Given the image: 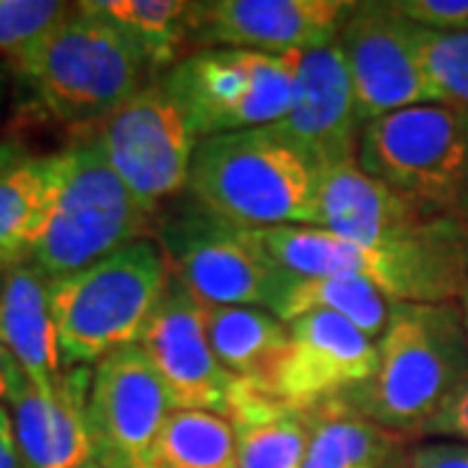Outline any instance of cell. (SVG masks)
<instances>
[{"label": "cell", "mask_w": 468, "mask_h": 468, "mask_svg": "<svg viewBox=\"0 0 468 468\" xmlns=\"http://www.w3.org/2000/svg\"><path fill=\"white\" fill-rule=\"evenodd\" d=\"M8 70L34 117L73 131L101 122L156 76L133 39L86 3H73Z\"/></svg>", "instance_id": "cell-1"}, {"label": "cell", "mask_w": 468, "mask_h": 468, "mask_svg": "<svg viewBox=\"0 0 468 468\" xmlns=\"http://www.w3.org/2000/svg\"><path fill=\"white\" fill-rule=\"evenodd\" d=\"M255 242L292 276H356L393 304L461 302L468 282V221L432 217L409 239L359 248L323 227L252 229Z\"/></svg>", "instance_id": "cell-2"}, {"label": "cell", "mask_w": 468, "mask_h": 468, "mask_svg": "<svg viewBox=\"0 0 468 468\" xmlns=\"http://www.w3.org/2000/svg\"><path fill=\"white\" fill-rule=\"evenodd\" d=\"M466 385L468 331L461 304H393L372 380L325 414H354L403 437L421 435Z\"/></svg>", "instance_id": "cell-3"}, {"label": "cell", "mask_w": 468, "mask_h": 468, "mask_svg": "<svg viewBox=\"0 0 468 468\" xmlns=\"http://www.w3.org/2000/svg\"><path fill=\"white\" fill-rule=\"evenodd\" d=\"M187 196L248 229L320 221V172L266 128L198 141Z\"/></svg>", "instance_id": "cell-4"}, {"label": "cell", "mask_w": 468, "mask_h": 468, "mask_svg": "<svg viewBox=\"0 0 468 468\" xmlns=\"http://www.w3.org/2000/svg\"><path fill=\"white\" fill-rule=\"evenodd\" d=\"M146 237H154V218L110 167L100 144L76 131L66 149L52 154L50 211L29 263L58 282Z\"/></svg>", "instance_id": "cell-5"}, {"label": "cell", "mask_w": 468, "mask_h": 468, "mask_svg": "<svg viewBox=\"0 0 468 468\" xmlns=\"http://www.w3.org/2000/svg\"><path fill=\"white\" fill-rule=\"evenodd\" d=\"M169 282L172 273L154 237L128 242L100 263L50 282L63 367H94L115 351L138 346Z\"/></svg>", "instance_id": "cell-6"}, {"label": "cell", "mask_w": 468, "mask_h": 468, "mask_svg": "<svg viewBox=\"0 0 468 468\" xmlns=\"http://www.w3.org/2000/svg\"><path fill=\"white\" fill-rule=\"evenodd\" d=\"M356 165L424 214L468 221V112L419 104L372 120Z\"/></svg>", "instance_id": "cell-7"}, {"label": "cell", "mask_w": 468, "mask_h": 468, "mask_svg": "<svg viewBox=\"0 0 468 468\" xmlns=\"http://www.w3.org/2000/svg\"><path fill=\"white\" fill-rule=\"evenodd\" d=\"M300 63L302 52L198 48L159 73V81L190 133L203 141L284 120L294 100Z\"/></svg>", "instance_id": "cell-8"}, {"label": "cell", "mask_w": 468, "mask_h": 468, "mask_svg": "<svg viewBox=\"0 0 468 468\" xmlns=\"http://www.w3.org/2000/svg\"><path fill=\"white\" fill-rule=\"evenodd\" d=\"M154 239L172 279L201 304H245L276 315L294 279L268 258L252 229L218 218L187 193L154 218Z\"/></svg>", "instance_id": "cell-9"}, {"label": "cell", "mask_w": 468, "mask_h": 468, "mask_svg": "<svg viewBox=\"0 0 468 468\" xmlns=\"http://www.w3.org/2000/svg\"><path fill=\"white\" fill-rule=\"evenodd\" d=\"M104 159L151 218L187 193L196 135L169 101L159 76L141 86L120 110L91 128Z\"/></svg>", "instance_id": "cell-10"}, {"label": "cell", "mask_w": 468, "mask_h": 468, "mask_svg": "<svg viewBox=\"0 0 468 468\" xmlns=\"http://www.w3.org/2000/svg\"><path fill=\"white\" fill-rule=\"evenodd\" d=\"M286 325L289 344L284 354L266 383H258L279 401L320 417L372 380L378 344L351 323L315 310Z\"/></svg>", "instance_id": "cell-11"}, {"label": "cell", "mask_w": 468, "mask_h": 468, "mask_svg": "<svg viewBox=\"0 0 468 468\" xmlns=\"http://www.w3.org/2000/svg\"><path fill=\"white\" fill-rule=\"evenodd\" d=\"M335 45L349 68L362 125L419 104H440L414 60L411 21L396 11L393 0L354 3Z\"/></svg>", "instance_id": "cell-12"}, {"label": "cell", "mask_w": 468, "mask_h": 468, "mask_svg": "<svg viewBox=\"0 0 468 468\" xmlns=\"http://www.w3.org/2000/svg\"><path fill=\"white\" fill-rule=\"evenodd\" d=\"M175 406L141 346H125L94 365L89 432L101 468H146Z\"/></svg>", "instance_id": "cell-13"}, {"label": "cell", "mask_w": 468, "mask_h": 468, "mask_svg": "<svg viewBox=\"0 0 468 468\" xmlns=\"http://www.w3.org/2000/svg\"><path fill=\"white\" fill-rule=\"evenodd\" d=\"M354 0H203L193 3L190 50L289 55L335 45Z\"/></svg>", "instance_id": "cell-14"}, {"label": "cell", "mask_w": 468, "mask_h": 468, "mask_svg": "<svg viewBox=\"0 0 468 468\" xmlns=\"http://www.w3.org/2000/svg\"><path fill=\"white\" fill-rule=\"evenodd\" d=\"M138 346L149 356L175 409L227 417L237 378L221 367L206 335V304L180 282H169Z\"/></svg>", "instance_id": "cell-15"}, {"label": "cell", "mask_w": 468, "mask_h": 468, "mask_svg": "<svg viewBox=\"0 0 468 468\" xmlns=\"http://www.w3.org/2000/svg\"><path fill=\"white\" fill-rule=\"evenodd\" d=\"M266 131L304 156L320 175L356 165L365 125L356 115L349 68L338 45L302 55L292 107L284 120Z\"/></svg>", "instance_id": "cell-16"}, {"label": "cell", "mask_w": 468, "mask_h": 468, "mask_svg": "<svg viewBox=\"0 0 468 468\" xmlns=\"http://www.w3.org/2000/svg\"><path fill=\"white\" fill-rule=\"evenodd\" d=\"M94 367H68L55 396L27 383L11 401L14 435L27 468H86L97 463L89 432Z\"/></svg>", "instance_id": "cell-17"}, {"label": "cell", "mask_w": 468, "mask_h": 468, "mask_svg": "<svg viewBox=\"0 0 468 468\" xmlns=\"http://www.w3.org/2000/svg\"><path fill=\"white\" fill-rule=\"evenodd\" d=\"M0 344L16 359L32 388L55 396L66 367L50 313V282L32 263L11 268L3 279Z\"/></svg>", "instance_id": "cell-18"}, {"label": "cell", "mask_w": 468, "mask_h": 468, "mask_svg": "<svg viewBox=\"0 0 468 468\" xmlns=\"http://www.w3.org/2000/svg\"><path fill=\"white\" fill-rule=\"evenodd\" d=\"M227 419L234 430L237 468H302L318 417L271 396L263 385L237 380Z\"/></svg>", "instance_id": "cell-19"}, {"label": "cell", "mask_w": 468, "mask_h": 468, "mask_svg": "<svg viewBox=\"0 0 468 468\" xmlns=\"http://www.w3.org/2000/svg\"><path fill=\"white\" fill-rule=\"evenodd\" d=\"M432 217L369 177L359 165L335 167L320 175L318 227L349 239L359 248H378L390 234L417 218Z\"/></svg>", "instance_id": "cell-20"}, {"label": "cell", "mask_w": 468, "mask_h": 468, "mask_svg": "<svg viewBox=\"0 0 468 468\" xmlns=\"http://www.w3.org/2000/svg\"><path fill=\"white\" fill-rule=\"evenodd\" d=\"M52 198V154L0 144V271L29 263Z\"/></svg>", "instance_id": "cell-21"}, {"label": "cell", "mask_w": 468, "mask_h": 468, "mask_svg": "<svg viewBox=\"0 0 468 468\" xmlns=\"http://www.w3.org/2000/svg\"><path fill=\"white\" fill-rule=\"evenodd\" d=\"M206 335L229 375L266 383L289 344V325L263 307L206 304Z\"/></svg>", "instance_id": "cell-22"}, {"label": "cell", "mask_w": 468, "mask_h": 468, "mask_svg": "<svg viewBox=\"0 0 468 468\" xmlns=\"http://www.w3.org/2000/svg\"><path fill=\"white\" fill-rule=\"evenodd\" d=\"M315 310L334 313L378 344L388 328L393 302L356 276H294L276 307V318L292 323Z\"/></svg>", "instance_id": "cell-23"}, {"label": "cell", "mask_w": 468, "mask_h": 468, "mask_svg": "<svg viewBox=\"0 0 468 468\" xmlns=\"http://www.w3.org/2000/svg\"><path fill=\"white\" fill-rule=\"evenodd\" d=\"M86 5L128 34L156 76L190 52L193 3L187 0H86Z\"/></svg>", "instance_id": "cell-24"}, {"label": "cell", "mask_w": 468, "mask_h": 468, "mask_svg": "<svg viewBox=\"0 0 468 468\" xmlns=\"http://www.w3.org/2000/svg\"><path fill=\"white\" fill-rule=\"evenodd\" d=\"M146 468H237L229 419L175 409L151 448Z\"/></svg>", "instance_id": "cell-25"}, {"label": "cell", "mask_w": 468, "mask_h": 468, "mask_svg": "<svg viewBox=\"0 0 468 468\" xmlns=\"http://www.w3.org/2000/svg\"><path fill=\"white\" fill-rule=\"evenodd\" d=\"M403 448V435L354 414L318 417L302 468H388Z\"/></svg>", "instance_id": "cell-26"}, {"label": "cell", "mask_w": 468, "mask_h": 468, "mask_svg": "<svg viewBox=\"0 0 468 468\" xmlns=\"http://www.w3.org/2000/svg\"><path fill=\"white\" fill-rule=\"evenodd\" d=\"M411 52L437 101L468 112V32H427L411 24Z\"/></svg>", "instance_id": "cell-27"}, {"label": "cell", "mask_w": 468, "mask_h": 468, "mask_svg": "<svg viewBox=\"0 0 468 468\" xmlns=\"http://www.w3.org/2000/svg\"><path fill=\"white\" fill-rule=\"evenodd\" d=\"M70 8L60 0H0V55L5 63L21 58Z\"/></svg>", "instance_id": "cell-28"}, {"label": "cell", "mask_w": 468, "mask_h": 468, "mask_svg": "<svg viewBox=\"0 0 468 468\" xmlns=\"http://www.w3.org/2000/svg\"><path fill=\"white\" fill-rule=\"evenodd\" d=\"M393 5L403 18L427 32H468V0H393Z\"/></svg>", "instance_id": "cell-29"}, {"label": "cell", "mask_w": 468, "mask_h": 468, "mask_svg": "<svg viewBox=\"0 0 468 468\" xmlns=\"http://www.w3.org/2000/svg\"><path fill=\"white\" fill-rule=\"evenodd\" d=\"M421 435L452 437L458 442H468V385L461 388L451 401L437 411Z\"/></svg>", "instance_id": "cell-30"}, {"label": "cell", "mask_w": 468, "mask_h": 468, "mask_svg": "<svg viewBox=\"0 0 468 468\" xmlns=\"http://www.w3.org/2000/svg\"><path fill=\"white\" fill-rule=\"evenodd\" d=\"M406 468H468V442H424L406 458Z\"/></svg>", "instance_id": "cell-31"}, {"label": "cell", "mask_w": 468, "mask_h": 468, "mask_svg": "<svg viewBox=\"0 0 468 468\" xmlns=\"http://www.w3.org/2000/svg\"><path fill=\"white\" fill-rule=\"evenodd\" d=\"M29 383L24 372L16 365V359L0 344V401L11 403L18 396V390Z\"/></svg>", "instance_id": "cell-32"}, {"label": "cell", "mask_w": 468, "mask_h": 468, "mask_svg": "<svg viewBox=\"0 0 468 468\" xmlns=\"http://www.w3.org/2000/svg\"><path fill=\"white\" fill-rule=\"evenodd\" d=\"M0 468H27L14 435V419L5 406H0Z\"/></svg>", "instance_id": "cell-33"}, {"label": "cell", "mask_w": 468, "mask_h": 468, "mask_svg": "<svg viewBox=\"0 0 468 468\" xmlns=\"http://www.w3.org/2000/svg\"><path fill=\"white\" fill-rule=\"evenodd\" d=\"M5 86H8V73H5V68L0 66V107H3V100H5Z\"/></svg>", "instance_id": "cell-34"}, {"label": "cell", "mask_w": 468, "mask_h": 468, "mask_svg": "<svg viewBox=\"0 0 468 468\" xmlns=\"http://www.w3.org/2000/svg\"><path fill=\"white\" fill-rule=\"evenodd\" d=\"M461 310H463V323H466V331H468V282H466V289H463V294H461Z\"/></svg>", "instance_id": "cell-35"}, {"label": "cell", "mask_w": 468, "mask_h": 468, "mask_svg": "<svg viewBox=\"0 0 468 468\" xmlns=\"http://www.w3.org/2000/svg\"><path fill=\"white\" fill-rule=\"evenodd\" d=\"M5 273H8V271H0V289H3V279H5Z\"/></svg>", "instance_id": "cell-36"}, {"label": "cell", "mask_w": 468, "mask_h": 468, "mask_svg": "<svg viewBox=\"0 0 468 468\" xmlns=\"http://www.w3.org/2000/svg\"><path fill=\"white\" fill-rule=\"evenodd\" d=\"M86 468H101L100 463H91V466H86Z\"/></svg>", "instance_id": "cell-37"}]
</instances>
